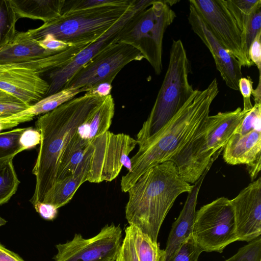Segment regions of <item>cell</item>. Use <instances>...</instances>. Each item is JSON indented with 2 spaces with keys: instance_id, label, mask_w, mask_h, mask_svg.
Wrapping results in <instances>:
<instances>
[{
  "instance_id": "obj_23",
  "label": "cell",
  "mask_w": 261,
  "mask_h": 261,
  "mask_svg": "<svg viewBox=\"0 0 261 261\" xmlns=\"http://www.w3.org/2000/svg\"><path fill=\"white\" fill-rule=\"evenodd\" d=\"M139 261H165V250L147 234L135 226L128 225Z\"/></svg>"
},
{
  "instance_id": "obj_43",
  "label": "cell",
  "mask_w": 261,
  "mask_h": 261,
  "mask_svg": "<svg viewBox=\"0 0 261 261\" xmlns=\"http://www.w3.org/2000/svg\"><path fill=\"white\" fill-rule=\"evenodd\" d=\"M261 84H260V75H259L258 83L257 88L253 89L252 94L253 96L255 103H261L260 102V94H261Z\"/></svg>"
},
{
  "instance_id": "obj_45",
  "label": "cell",
  "mask_w": 261,
  "mask_h": 261,
  "mask_svg": "<svg viewBox=\"0 0 261 261\" xmlns=\"http://www.w3.org/2000/svg\"><path fill=\"white\" fill-rule=\"evenodd\" d=\"M7 223V221L4 218L0 217V227L4 225Z\"/></svg>"
},
{
  "instance_id": "obj_12",
  "label": "cell",
  "mask_w": 261,
  "mask_h": 261,
  "mask_svg": "<svg viewBox=\"0 0 261 261\" xmlns=\"http://www.w3.org/2000/svg\"><path fill=\"white\" fill-rule=\"evenodd\" d=\"M239 241L250 242L261 234V178L230 200Z\"/></svg>"
},
{
  "instance_id": "obj_1",
  "label": "cell",
  "mask_w": 261,
  "mask_h": 261,
  "mask_svg": "<svg viewBox=\"0 0 261 261\" xmlns=\"http://www.w3.org/2000/svg\"><path fill=\"white\" fill-rule=\"evenodd\" d=\"M218 93L216 78L205 89L194 90L190 98L167 123L138 144V151L130 159V170L121 177L122 192H127L150 168L170 161L195 136L209 116L211 106Z\"/></svg>"
},
{
  "instance_id": "obj_18",
  "label": "cell",
  "mask_w": 261,
  "mask_h": 261,
  "mask_svg": "<svg viewBox=\"0 0 261 261\" xmlns=\"http://www.w3.org/2000/svg\"><path fill=\"white\" fill-rule=\"evenodd\" d=\"M210 168H207L199 179L194 183L192 190L188 193L186 201L179 216L172 225L165 249V261L192 234L199 192L203 179Z\"/></svg>"
},
{
  "instance_id": "obj_41",
  "label": "cell",
  "mask_w": 261,
  "mask_h": 261,
  "mask_svg": "<svg viewBox=\"0 0 261 261\" xmlns=\"http://www.w3.org/2000/svg\"><path fill=\"white\" fill-rule=\"evenodd\" d=\"M0 261H24L17 253L7 249L0 244Z\"/></svg>"
},
{
  "instance_id": "obj_4",
  "label": "cell",
  "mask_w": 261,
  "mask_h": 261,
  "mask_svg": "<svg viewBox=\"0 0 261 261\" xmlns=\"http://www.w3.org/2000/svg\"><path fill=\"white\" fill-rule=\"evenodd\" d=\"M249 111L238 107L208 116L199 131L170 160L183 179L194 184L211 167Z\"/></svg>"
},
{
  "instance_id": "obj_17",
  "label": "cell",
  "mask_w": 261,
  "mask_h": 261,
  "mask_svg": "<svg viewBox=\"0 0 261 261\" xmlns=\"http://www.w3.org/2000/svg\"><path fill=\"white\" fill-rule=\"evenodd\" d=\"M114 113L115 103L110 94L105 97L98 108L78 127L61 158L63 155L86 147L96 138L109 131Z\"/></svg>"
},
{
  "instance_id": "obj_9",
  "label": "cell",
  "mask_w": 261,
  "mask_h": 261,
  "mask_svg": "<svg viewBox=\"0 0 261 261\" xmlns=\"http://www.w3.org/2000/svg\"><path fill=\"white\" fill-rule=\"evenodd\" d=\"M143 59L140 51L134 47L116 42L99 53L79 69L63 88H83L87 92L101 83L112 84L124 66L131 62Z\"/></svg>"
},
{
  "instance_id": "obj_3",
  "label": "cell",
  "mask_w": 261,
  "mask_h": 261,
  "mask_svg": "<svg viewBox=\"0 0 261 261\" xmlns=\"http://www.w3.org/2000/svg\"><path fill=\"white\" fill-rule=\"evenodd\" d=\"M193 187L181 178L172 161L150 168L127 192L125 215L129 225L136 226L157 242L161 226L175 200Z\"/></svg>"
},
{
  "instance_id": "obj_2",
  "label": "cell",
  "mask_w": 261,
  "mask_h": 261,
  "mask_svg": "<svg viewBox=\"0 0 261 261\" xmlns=\"http://www.w3.org/2000/svg\"><path fill=\"white\" fill-rule=\"evenodd\" d=\"M105 98L86 92L38 118L35 128L40 133L41 141L32 170L36 179L34 194L30 200L33 205L42 202L56 183L64 149L78 127L98 108Z\"/></svg>"
},
{
  "instance_id": "obj_32",
  "label": "cell",
  "mask_w": 261,
  "mask_h": 261,
  "mask_svg": "<svg viewBox=\"0 0 261 261\" xmlns=\"http://www.w3.org/2000/svg\"><path fill=\"white\" fill-rule=\"evenodd\" d=\"M115 261H139L129 226L125 229V237Z\"/></svg>"
},
{
  "instance_id": "obj_44",
  "label": "cell",
  "mask_w": 261,
  "mask_h": 261,
  "mask_svg": "<svg viewBox=\"0 0 261 261\" xmlns=\"http://www.w3.org/2000/svg\"><path fill=\"white\" fill-rule=\"evenodd\" d=\"M0 101L21 102L9 93L0 90Z\"/></svg>"
},
{
  "instance_id": "obj_20",
  "label": "cell",
  "mask_w": 261,
  "mask_h": 261,
  "mask_svg": "<svg viewBox=\"0 0 261 261\" xmlns=\"http://www.w3.org/2000/svg\"><path fill=\"white\" fill-rule=\"evenodd\" d=\"M90 168V158L88 157L73 174L56 182L46 194L42 202L51 204L58 209L66 205L79 187L88 181Z\"/></svg>"
},
{
  "instance_id": "obj_31",
  "label": "cell",
  "mask_w": 261,
  "mask_h": 261,
  "mask_svg": "<svg viewBox=\"0 0 261 261\" xmlns=\"http://www.w3.org/2000/svg\"><path fill=\"white\" fill-rule=\"evenodd\" d=\"M253 129H261V103H254L234 133L244 134Z\"/></svg>"
},
{
  "instance_id": "obj_13",
  "label": "cell",
  "mask_w": 261,
  "mask_h": 261,
  "mask_svg": "<svg viewBox=\"0 0 261 261\" xmlns=\"http://www.w3.org/2000/svg\"><path fill=\"white\" fill-rule=\"evenodd\" d=\"M49 87L35 70L20 63L0 64V90L31 105L45 96Z\"/></svg>"
},
{
  "instance_id": "obj_22",
  "label": "cell",
  "mask_w": 261,
  "mask_h": 261,
  "mask_svg": "<svg viewBox=\"0 0 261 261\" xmlns=\"http://www.w3.org/2000/svg\"><path fill=\"white\" fill-rule=\"evenodd\" d=\"M83 92H86V90L83 88H63L54 94L43 97L32 105L28 109L18 114L20 116L34 118L36 116L44 114L55 109Z\"/></svg>"
},
{
  "instance_id": "obj_27",
  "label": "cell",
  "mask_w": 261,
  "mask_h": 261,
  "mask_svg": "<svg viewBox=\"0 0 261 261\" xmlns=\"http://www.w3.org/2000/svg\"><path fill=\"white\" fill-rule=\"evenodd\" d=\"M26 127L16 128L0 133V163L21 152L19 144L20 135Z\"/></svg>"
},
{
  "instance_id": "obj_30",
  "label": "cell",
  "mask_w": 261,
  "mask_h": 261,
  "mask_svg": "<svg viewBox=\"0 0 261 261\" xmlns=\"http://www.w3.org/2000/svg\"><path fill=\"white\" fill-rule=\"evenodd\" d=\"M225 261H261V238L241 247L233 256Z\"/></svg>"
},
{
  "instance_id": "obj_10",
  "label": "cell",
  "mask_w": 261,
  "mask_h": 261,
  "mask_svg": "<svg viewBox=\"0 0 261 261\" xmlns=\"http://www.w3.org/2000/svg\"><path fill=\"white\" fill-rule=\"evenodd\" d=\"M122 242L119 224H106L94 237L75 233L71 240L56 245L55 261H115Z\"/></svg>"
},
{
  "instance_id": "obj_24",
  "label": "cell",
  "mask_w": 261,
  "mask_h": 261,
  "mask_svg": "<svg viewBox=\"0 0 261 261\" xmlns=\"http://www.w3.org/2000/svg\"><path fill=\"white\" fill-rule=\"evenodd\" d=\"M18 20L10 0H0V49L11 41L17 34Z\"/></svg>"
},
{
  "instance_id": "obj_34",
  "label": "cell",
  "mask_w": 261,
  "mask_h": 261,
  "mask_svg": "<svg viewBox=\"0 0 261 261\" xmlns=\"http://www.w3.org/2000/svg\"><path fill=\"white\" fill-rule=\"evenodd\" d=\"M112 1V0H65L62 14L100 6Z\"/></svg>"
},
{
  "instance_id": "obj_16",
  "label": "cell",
  "mask_w": 261,
  "mask_h": 261,
  "mask_svg": "<svg viewBox=\"0 0 261 261\" xmlns=\"http://www.w3.org/2000/svg\"><path fill=\"white\" fill-rule=\"evenodd\" d=\"M223 158L229 165L246 164L254 180L260 170L261 129L244 134L234 132L223 150Z\"/></svg>"
},
{
  "instance_id": "obj_29",
  "label": "cell",
  "mask_w": 261,
  "mask_h": 261,
  "mask_svg": "<svg viewBox=\"0 0 261 261\" xmlns=\"http://www.w3.org/2000/svg\"><path fill=\"white\" fill-rule=\"evenodd\" d=\"M202 252L191 234L166 261H198Z\"/></svg>"
},
{
  "instance_id": "obj_28",
  "label": "cell",
  "mask_w": 261,
  "mask_h": 261,
  "mask_svg": "<svg viewBox=\"0 0 261 261\" xmlns=\"http://www.w3.org/2000/svg\"><path fill=\"white\" fill-rule=\"evenodd\" d=\"M261 32V7L250 16L243 34V52L246 60L254 65L249 57L250 46L256 36Z\"/></svg>"
},
{
  "instance_id": "obj_7",
  "label": "cell",
  "mask_w": 261,
  "mask_h": 261,
  "mask_svg": "<svg viewBox=\"0 0 261 261\" xmlns=\"http://www.w3.org/2000/svg\"><path fill=\"white\" fill-rule=\"evenodd\" d=\"M178 2L155 0L147 8L137 11L122 26L118 35L117 42L139 50L157 75L161 74L163 69L164 34L176 16L170 7Z\"/></svg>"
},
{
  "instance_id": "obj_37",
  "label": "cell",
  "mask_w": 261,
  "mask_h": 261,
  "mask_svg": "<svg viewBox=\"0 0 261 261\" xmlns=\"http://www.w3.org/2000/svg\"><path fill=\"white\" fill-rule=\"evenodd\" d=\"M253 82L250 76L242 77L239 81V90L243 97L244 108L243 110L245 111H250L253 107L250 100L253 90Z\"/></svg>"
},
{
  "instance_id": "obj_15",
  "label": "cell",
  "mask_w": 261,
  "mask_h": 261,
  "mask_svg": "<svg viewBox=\"0 0 261 261\" xmlns=\"http://www.w3.org/2000/svg\"><path fill=\"white\" fill-rule=\"evenodd\" d=\"M189 10L188 19L192 30L211 52L217 69L227 86L239 91V81L242 77L240 63L218 42L191 4Z\"/></svg>"
},
{
  "instance_id": "obj_39",
  "label": "cell",
  "mask_w": 261,
  "mask_h": 261,
  "mask_svg": "<svg viewBox=\"0 0 261 261\" xmlns=\"http://www.w3.org/2000/svg\"><path fill=\"white\" fill-rule=\"evenodd\" d=\"M33 206L36 211L45 220H53L57 216L58 208L51 204L40 202Z\"/></svg>"
},
{
  "instance_id": "obj_11",
  "label": "cell",
  "mask_w": 261,
  "mask_h": 261,
  "mask_svg": "<svg viewBox=\"0 0 261 261\" xmlns=\"http://www.w3.org/2000/svg\"><path fill=\"white\" fill-rule=\"evenodd\" d=\"M189 3L218 42L242 67H251L243 52V34L225 0H190Z\"/></svg>"
},
{
  "instance_id": "obj_8",
  "label": "cell",
  "mask_w": 261,
  "mask_h": 261,
  "mask_svg": "<svg viewBox=\"0 0 261 261\" xmlns=\"http://www.w3.org/2000/svg\"><path fill=\"white\" fill-rule=\"evenodd\" d=\"M192 237L206 252L222 253L228 245L239 241L230 200L221 197L196 212Z\"/></svg>"
},
{
  "instance_id": "obj_40",
  "label": "cell",
  "mask_w": 261,
  "mask_h": 261,
  "mask_svg": "<svg viewBox=\"0 0 261 261\" xmlns=\"http://www.w3.org/2000/svg\"><path fill=\"white\" fill-rule=\"evenodd\" d=\"M32 119L27 117H20L16 114L9 117L4 118L0 122V133L3 130L13 128L19 123L31 121Z\"/></svg>"
},
{
  "instance_id": "obj_33",
  "label": "cell",
  "mask_w": 261,
  "mask_h": 261,
  "mask_svg": "<svg viewBox=\"0 0 261 261\" xmlns=\"http://www.w3.org/2000/svg\"><path fill=\"white\" fill-rule=\"evenodd\" d=\"M40 141L41 135L36 128L26 127L19 139L21 152L35 147L40 144Z\"/></svg>"
},
{
  "instance_id": "obj_14",
  "label": "cell",
  "mask_w": 261,
  "mask_h": 261,
  "mask_svg": "<svg viewBox=\"0 0 261 261\" xmlns=\"http://www.w3.org/2000/svg\"><path fill=\"white\" fill-rule=\"evenodd\" d=\"M137 11L135 3L134 7L98 40L84 48L64 66L48 72L49 87L45 96L63 89L67 81L79 69L102 50L117 42L120 29Z\"/></svg>"
},
{
  "instance_id": "obj_21",
  "label": "cell",
  "mask_w": 261,
  "mask_h": 261,
  "mask_svg": "<svg viewBox=\"0 0 261 261\" xmlns=\"http://www.w3.org/2000/svg\"><path fill=\"white\" fill-rule=\"evenodd\" d=\"M18 19H38L44 23L60 17L65 0H10Z\"/></svg>"
},
{
  "instance_id": "obj_19",
  "label": "cell",
  "mask_w": 261,
  "mask_h": 261,
  "mask_svg": "<svg viewBox=\"0 0 261 261\" xmlns=\"http://www.w3.org/2000/svg\"><path fill=\"white\" fill-rule=\"evenodd\" d=\"M55 54L42 48L28 30L17 33L11 41L0 49V64L21 63Z\"/></svg>"
},
{
  "instance_id": "obj_42",
  "label": "cell",
  "mask_w": 261,
  "mask_h": 261,
  "mask_svg": "<svg viewBox=\"0 0 261 261\" xmlns=\"http://www.w3.org/2000/svg\"><path fill=\"white\" fill-rule=\"evenodd\" d=\"M112 86L111 84L108 83H101L87 91L98 96L106 97L111 94Z\"/></svg>"
},
{
  "instance_id": "obj_35",
  "label": "cell",
  "mask_w": 261,
  "mask_h": 261,
  "mask_svg": "<svg viewBox=\"0 0 261 261\" xmlns=\"http://www.w3.org/2000/svg\"><path fill=\"white\" fill-rule=\"evenodd\" d=\"M37 42L43 49L56 53L61 52L75 45L57 39L50 34L44 36Z\"/></svg>"
},
{
  "instance_id": "obj_26",
  "label": "cell",
  "mask_w": 261,
  "mask_h": 261,
  "mask_svg": "<svg viewBox=\"0 0 261 261\" xmlns=\"http://www.w3.org/2000/svg\"><path fill=\"white\" fill-rule=\"evenodd\" d=\"M226 6L242 34L250 16L261 7V1L225 0Z\"/></svg>"
},
{
  "instance_id": "obj_25",
  "label": "cell",
  "mask_w": 261,
  "mask_h": 261,
  "mask_svg": "<svg viewBox=\"0 0 261 261\" xmlns=\"http://www.w3.org/2000/svg\"><path fill=\"white\" fill-rule=\"evenodd\" d=\"M13 160L0 163V205L9 201L15 194L20 182Z\"/></svg>"
},
{
  "instance_id": "obj_5",
  "label": "cell",
  "mask_w": 261,
  "mask_h": 261,
  "mask_svg": "<svg viewBox=\"0 0 261 261\" xmlns=\"http://www.w3.org/2000/svg\"><path fill=\"white\" fill-rule=\"evenodd\" d=\"M135 0H112L109 3L63 13L58 18L29 30L37 41L50 34L73 45L87 46L111 28L135 5Z\"/></svg>"
},
{
  "instance_id": "obj_36",
  "label": "cell",
  "mask_w": 261,
  "mask_h": 261,
  "mask_svg": "<svg viewBox=\"0 0 261 261\" xmlns=\"http://www.w3.org/2000/svg\"><path fill=\"white\" fill-rule=\"evenodd\" d=\"M31 106L22 102L0 101V117H9L28 109Z\"/></svg>"
},
{
  "instance_id": "obj_6",
  "label": "cell",
  "mask_w": 261,
  "mask_h": 261,
  "mask_svg": "<svg viewBox=\"0 0 261 261\" xmlns=\"http://www.w3.org/2000/svg\"><path fill=\"white\" fill-rule=\"evenodd\" d=\"M190 61L180 39L173 40L168 66L154 103L138 132V144L160 130L179 111L193 93L189 82Z\"/></svg>"
},
{
  "instance_id": "obj_38",
  "label": "cell",
  "mask_w": 261,
  "mask_h": 261,
  "mask_svg": "<svg viewBox=\"0 0 261 261\" xmlns=\"http://www.w3.org/2000/svg\"><path fill=\"white\" fill-rule=\"evenodd\" d=\"M249 57L253 65H255L260 75L261 69V32L256 36L249 50Z\"/></svg>"
}]
</instances>
